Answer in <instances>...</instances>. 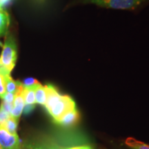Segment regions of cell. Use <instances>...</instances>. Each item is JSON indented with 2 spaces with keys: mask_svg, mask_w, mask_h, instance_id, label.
Wrapping results in <instances>:
<instances>
[{
  "mask_svg": "<svg viewBox=\"0 0 149 149\" xmlns=\"http://www.w3.org/2000/svg\"><path fill=\"white\" fill-rule=\"evenodd\" d=\"M26 149H51V148L44 146L43 145H37V144H31L26 147Z\"/></svg>",
  "mask_w": 149,
  "mask_h": 149,
  "instance_id": "d6986e66",
  "label": "cell"
},
{
  "mask_svg": "<svg viewBox=\"0 0 149 149\" xmlns=\"http://www.w3.org/2000/svg\"><path fill=\"white\" fill-rule=\"evenodd\" d=\"M24 88H34L37 85L40 84V82L36 79L33 77H29L24 79L22 81Z\"/></svg>",
  "mask_w": 149,
  "mask_h": 149,
  "instance_id": "4fadbf2b",
  "label": "cell"
},
{
  "mask_svg": "<svg viewBox=\"0 0 149 149\" xmlns=\"http://www.w3.org/2000/svg\"><path fill=\"white\" fill-rule=\"evenodd\" d=\"M80 120V114L78 110L74 109L67 112L57 121V124L63 127H73L79 123Z\"/></svg>",
  "mask_w": 149,
  "mask_h": 149,
  "instance_id": "5b68a950",
  "label": "cell"
},
{
  "mask_svg": "<svg viewBox=\"0 0 149 149\" xmlns=\"http://www.w3.org/2000/svg\"><path fill=\"white\" fill-rule=\"evenodd\" d=\"M0 149H2V148H1V145H0Z\"/></svg>",
  "mask_w": 149,
  "mask_h": 149,
  "instance_id": "603a6c76",
  "label": "cell"
},
{
  "mask_svg": "<svg viewBox=\"0 0 149 149\" xmlns=\"http://www.w3.org/2000/svg\"><path fill=\"white\" fill-rule=\"evenodd\" d=\"M10 18L8 13L2 8H0V36H3L6 34L8 31Z\"/></svg>",
  "mask_w": 149,
  "mask_h": 149,
  "instance_id": "9c48e42d",
  "label": "cell"
},
{
  "mask_svg": "<svg viewBox=\"0 0 149 149\" xmlns=\"http://www.w3.org/2000/svg\"><path fill=\"white\" fill-rule=\"evenodd\" d=\"M0 145L2 149H22L17 134L10 133L3 126H0Z\"/></svg>",
  "mask_w": 149,
  "mask_h": 149,
  "instance_id": "277c9868",
  "label": "cell"
},
{
  "mask_svg": "<svg viewBox=\"0 0 149 149\" xmlns=\"http://www.w3.org/2000/svg\"><path fill=\"white\" fill-rule=\"evenodd\" d=\"M0 46H3V45H2V44H1V42H0Z\"/></svg>",
  "mask_w": 149,
  "mask_h": 149,
  "instance_id": "7402d4cb",
  "label": "cell"
},
{
  "mask_svg": "<svg viewBox=\"0 0 149 149\" xmlns=\"http://www.w3.org/2000/svg\"><path fill=\"white\" fill-rule=\"evenodd\" d=\"M0 108L6 112V113H8V114L10 115L11 111H12L13 109V104L8 103V102H6L2 100L1 105H0Z\"/></svg>",
  "mask_w": 149,
  "mask_h": 149,
  "instance_id": "5bb4252c",
  "label": "cell"
},
{
  "mask_svg": "<svg viewBox=\"0 0 149 149\" xmlns=\"http://www.w3.org/2000/svg\"><path fill=\"white\" fill-rule=\"evenodd\" d=\"M18 122L16 119H15L14 117H10L8 119V120L5 122V124H3V127L6 129L10 133L12 134H16L17 130V126H18Z\"/></svg>",
  "mask_w": 149,
  "mask_h": 149,
  "instance_id": "7c38bea8",
  "label": "cell"
},
{
  "mask_svg": "<svg viewBox=\"0 0 149 149\" xmlns=\"http://www.w3.org/2000/svg\"><path fill=\"white\" fill-rule=\"evenodd\" d=\"M6 93V91L5 88L4 79H3V76L0 74V98H2Z\"/></svg>",
  "mask_w": 149,
  "mask_h": 149,
  "instance_id": "ac0fdd59",
  "label": "cell"
},
{
  "mask_svg": "<svg viewBox=\"0 0 149 149\" xmlns=\"http://www.w3.org/2000/svg\"><path fill=\"white\" fill-rule=\"evenodd\" d=\"M14 99H15V94H13V93L6 92L4 94V95L3 96V97L1 98V100L6 102H8V103L13 104Z\"/></svg>",
  "mask_w": 149,
  "mask_h": 149,
  "instance_id": "2e32d148",
  "label": "cell"
},
{
  "mask_svg": "<svg viewBox=\"0 0 149 149\" xmlns=\"http://www.w3.org/2000/svg\"><path fill=\"white\" fill-rule=\"evenodd\" d=\"M35 108V104H25L22 113H23L24 115H29L34 111Z\"/></svg>",
  "mask_w": 149,
  "mask_h": 149,
  "instance_id": "e0dca14e",
  "label": "cell"
},
{
  "mask_svg": "<svg viewBox=\"0 0 149 149\" xmlns=\"http://www.w3.org/2000/svg\"><path fill=\"white\" fill-rule=\"evenodd\" d=\"M126 146L132 149H149V145L138 141L133 137H128L125 140Z\"/></svg>",
  "mask_w": 149,
  "mask_h": 149,
  "instance_id": "30bf717a",
  "label": "cell"
},
{
  "mask_svg": "<svg viewBox=\"0 0 149 149\" xmlns=\"http://www.w3.org/2000/svg\"><path fill=\"white\" fill-rule=\"evenodd\" d=\"M35 95L36 104L45 106L47 100V93L45 86H42L41 84L37 85L35 87Z\"/></svg>",
  "mask_w": 149,
  "mask_h": 149,
  "instance_id": "52a82bcc",
  "label": "cell"
},
{
  "mask_svg": "<svg viewBox=\"0 0 149 149\" xmlns=\"http://www.w3.org/2000/svg\"><path fill=\"white\" fill-rule=\"evenodd\" d=\"M25 104H35V87L34 88H24L22 91Z\"/></svg>",
  "mask_w": 149,
  "mask_h": 149,
  "instance_id": "8fae6325",
  "label": "cell"
},
{
  "mask_svg": "<svg viewBox=\"0 0 149 149\" xmlns=\"http://www.w3.org/2000/svg\"><path fill=\"white\" fill-rule=\"evenodd\" d=\"M66 149H93V148L88 145H82V146L68 147V148H66Z\"/></svg>",
  "mask_w": 149,
  "mask_h": 149,
  "instance_id": "44dd1931",
  "label": "cell"
},
{
  "mask_svg": "<svg viewBox=\"0 0 149 149\" xmlns=\"http://www.w3.org/2000/svg\"><path fill=\"white\" fill-rule=\"evenodd\" d=\"M17 58V46L12 37H8L3 45V50L0 56V65H2L11 72L15 66Z\"/></svg>",
  "mask_w": 149,
  "mask_h": 149,
  "instance_id": "3957f363",
  "label": "cell"
},
{
  "mask_svg": "<svg viewBox=\"0 0 149 149\" xmlns=\"http://www.w3.org/2000/svg\"><path fill=\"white\" fill-rule=\"evenodd\" d=\"M23 86H20L19 88L15 94V99L13 102V109L10 113V116L14 117L17 120L19 121L20 117L22 114L24 106H25V102L22 95V91H23Z\"/></svg>",
  "mask_w": 149,
  "mask_h": 149,
  "instance_id": "8992f818",
  "label": "cell"
},
{
  "mask_svg": "<svg viewBox=\"0 0 149 149\" xmlns=\"http://www.w3.org/2000/svg\"><path fill=\"white\" fill-rule=\"evenodd\" d=\"M13 0H0V8L3 9L5 7L10 5Z\"/></svg>",
  "mask_w": 149,
  "mask_h": 149,
  "instance_id": "ffe728a7",
  "label": "cell"
},
{
  "mask_svg": "<svg viewBox=\"0 0 149 149\" xmlns=\"http://www.w3.org/2000/svg\"><path fill=\"white\" fill-rule=\"evenodd\" d=\"M4 79L5 88L7 93H11L15 94L19 88L20 86L22 85V82L19 81H15L10 75L3 77Z\"/></svg>",
  "mask_w": 149,
  "mask_h": 149,
  "instance_id": "ba28073f",
  "label": "cell"
},
{
  "mask_svg": "<svg viewBox=\"0 0 149 149\" xmlns=\"http://www.w3.org/2000/svg\"><path fill=\"white\" fill-rule=\"evenodd\" d=\"M95 4L107 8L133 10L149 3V0H76L72 4Z\"/></svg>",
  "mask_w": 149,
  "mask_h": 149,
  "instance_id": "7a4b0ae2",
  "label": "cell"
},
{
  "mask_svg": "<svg viewBox=\"0 0 149 149\" xmlns=\"http://www.w3.org/2000/svg\"><path fill=\"white\" fill-rule=\"evenodd\" d=\"M10 117V115L0 108V126H3L5 122Z\"/></svg>",
  "mask_w": 149,
  "mask_h": 149,
  "instance_id": "9a60e30c",
  "label": "cell"
},
{
  "mask_svg": "<svg viewBox=\"0 0 149 149\" xmlns=\"http://www.w3.org/2000/svg\"><path fill=\"white\" fill-rule=\"evenodd\" d=\"M45 88L47 100L44 107L55 122L67 112L76 108L75 102L71 97L60 95L55 87L51 84L45 86Z\"/></svg>",
  "mask_w": 149,
  "mask_h": 149,
  "instance_id": "6da1fadb",
  "label": "cell"
}]
</instances>
